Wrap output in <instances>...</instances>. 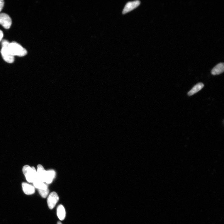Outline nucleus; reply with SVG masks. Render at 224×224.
Returning a JSON list of instances; mask_svg holds the SVG:
<instances>
[{"label":"nucleus","mask_w":224,"mask_h":224,"mask_svg":"<svg viewBox=\"0 0 224 224\" xmlns=\"http://www.w3.org/2000/svg\"><path fill=\"white\" fill-rule=\"evenodd\" d=\"M12 19L10 17L5 13L0 14V24L5 29H9L12 25Z\"/></svg>","instance_id":"obj_4"},{"label":"nucleus","mask_w":224,"mask_h":224,"mask_svg":"<svg viewBox=\"0 0 224 224\" xmlns=\"http://www.w3.org/2000/svg\"><path fill=\"white\" fill-rule=\"evenodd\" d=\"M59 200V197L58 194L55 192H51L48 196L47 203L49 208L53 209Z\"/></svg>","instance_id":"obj_3"},{"label":"nucleus","mask_w":224,"mask_h":224,"mask_svg":"<svg viewBox=\"0 0 224 224\" xmlns=\"http://www.w3.org/2000/svg\"><path fill=\"white\" fill-rule=\"evenodd\" d=\"M8 47H2L1 51V53L3 59L6 62L12 63L15 61V58L14 56L10 53L8 49Z\"/></svg>","instance_id":"obj_5"},{"label":"nucleus","mask_w":224,"mask_h":224,"mask_svg":"<svg viewBox=\"0 0 224 224\" xmlns=\"http://www.w3.org/2000/svg\"><path fill=\"white\" fill-rule=\"evenodd\" d=\"M57 214L58 218L60 220H64L66 216V212L65 208L63 205H59L57 208Z\"/></svg>","instance_id":"obj_11"},{"label":"nucleus","mask_w":224,"mask_h":224,"mask_svg":"<svg viewBox=\"0 0 224 224\" xmlns=\"http://www.w3.org/2000/svg\"><path fill=\"white\" fill-rule=\"evenodd\" d=\"M57 224H63L61 222L59 221L58 222Z\"/></svg>","instance_id":"obj_17"},{"label":"nucleus","mask_w":224,"mask_h":224,"mask_svg":"<svg viewBox=\"0 0 224 224\" xmlns=\"http://www.w3.org/2000/svg\"><path fill=\"white\" fill-rule=\"evenodd\" d=\"M46 171L43 166L40 164L38 165L37 171V178L38 179L44 183H45V178Z\"/></svg>","instance_id":"obj_7"},{"label":"nucleus","mask_w":224,"mask_h":224,"mask_svg":"<svg viewBox=\"0 0 224 224\" xmlns=\"http://www.w3.org/2000/svg\"><path fill=\"white\" fill-rule=\"evenodd\" d=\"M224 71L223 63H220L217 65L212 69L211 73L213 75H219L222 73Z\"/></svg>","instance_id":"obj_9"},{"label":"nucleus","mask_w":224,"mask_h":224,"mask_svg":"<svg viewBox=\"0 0 224 224\" xmlns=\"http://www.w3.org/2000/svg\"><path fill=\"white\" fill-rule=\"evenodd\" d=\"M23 191L27 195H31L35 192V189L34 186L26 183H23L22 184Z\"/></svg>","instance_id":"obj_8"},{"label":"nucleus","mask_w":224,"mask_h":224,"mask_svg":"<svg viewBox=\"0 0 224 224\" xmlns=\"http://www.w3.org/2000/svg\"><path fill=\"white\" fill-rule=\"evenodd\" d=\"M4 5V2L3 0H0V12L1 11Z\"/></svg>","instance_id":"obj_15"},{"label":"nucleus","mask_w":224,"mask_h":224,"mask_svg":"<svg viewBox=\"0 0 224 224\" xmlns=\"http://www.w3.org/2000/svg\"><path fill=\"white\" fill-rule=\"evenodd\" d=\"M10 43L6 40H3L2 41V47H7Z\"/></svg>","instance_id":"obj_14"},{"label":"nucleus","mask_w":224,"mask_h":224,"mask_svg":"<svg viewBox=\"0 0 224 224\" xmlns=\"http://www.w3.org/2000/svg\"><path fill=\"white\" fill-rule=\"evenodd\" d=\"M23 171L26 180L30 183H33L37 178V171L34 167L26 165L23 167Z\"/></svg>","instance_id":"obj_2"},{"label":"nucleus","mask_w":224,"mask_h":224,"mask_svg":"<svg viewBox=\"0 0 224 224\" xmlns=\"http://www.w3.org/2000/svg\"><path fill=\"white\" fill-rule=\"evenodd\" d=\"M55 175V172L53 170L47 171L45 178V183L50 184L52 183Z\"/></svg>","instance_id":"obj_10"},{"label":"nucleus","mask_w":224,"mask_h":224,"mask_svg":"<svg viewBox=\"0 0 224 224\" xmlns=\"http://www.w3.org/2000/svg\"><path fill=\"white\" fill-rule=\"evenodd\" d=\"M141 4L139 1H135L128 2L126 4L123 9L122 13L125 14L135 9Z\"/></svg>","instance_id":"obj_6"},{"label":"nucleus","mask_w":224,"mask_h":224,"mask_svg":"<svg viewBox=\"0 0 224 224\" xmlns=\"http://www.w3.org/2000/svg\"><path fill=\"white\" fill-rule=\"evenodd\" d=\"M39 192L41 197L44 198H46L49 193L48 188L46 190H38Z\"/></svg>","instance_id":"obj_13"},{"label":"nucleus","mask_w":224,"mask_h":224,"mask_svg":"<svg viewBox=\"0 0 224 224\" xmlns=\"http://www.w3.org/2000/svg\"><path fill=\"white\" fill-rule=\"evenodd\" d=\"M3 36L4 34L3 31L0 30V42L2 40Z\"/></svg>","instance_id":"obj_16"},{"label":"nucleus","mask_w":224,"mask_h":224,"mask_svg":"<svg viewBox=\"0 0 224 224\" xmlns=\"http://www.w3.org/2000/svg\"><path fill=\"white\" fill-rule=\"evenodd\" d=\"M8 48L10 54L14 57L17 56L23 57L27 54L26 50L16 42L10 43Z\"/></svg>","instance_id":"obj_1"},{"label":"nucleus","mask_w":224,"mask_h":224,"mask_svg":"<svg viewBox=\"0 0 224 224\" xmlns=\"http://www.w3.org/2000/svg\"><path fill=\"white\" fill-rule=\"evenodd\" d=\"M204 84L199 82L188 93L189 96H191L201 90L204 87Z\"/></svg>","instance_id":"obj_12"}]
</instances>
